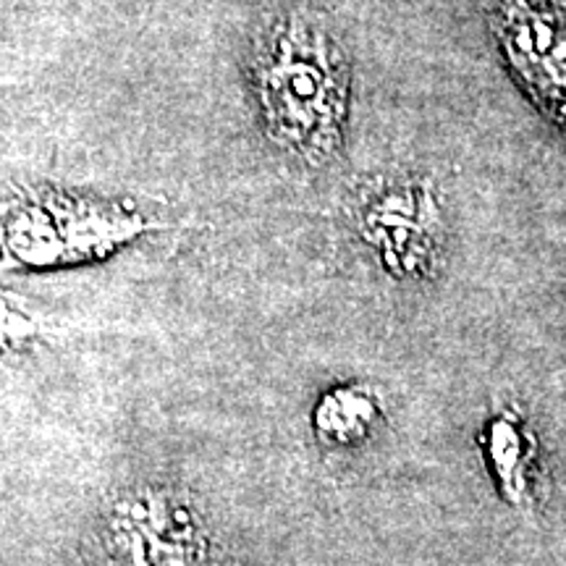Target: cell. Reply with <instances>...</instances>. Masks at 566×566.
<instances>
[{
	"instance_id": "obj_1",
	"label": "cell",
	"mask_w": 566,
	"mask_h": 566,
	"mask_svg": "<svg viewBox=\"0 0 566 566\" xmlns=\"http://www.w3.org/2000/svg\"><path fill=\"white\" fill-rule=\"evenodd\" d=\"M252 82L275 145L313 166L342 147L352 66L323 24L289 13L268 27L254 48Z\"/></svg>"
},
{
	"instance_id": "obj_2",
	"label": "cell",
	"mask_w": 566,
	"mask_h": 566,
	"mask_svg": "<svg viewBox=\"0 0 566 566\" xmlns=\"http://www.w3.org/2000/svg\"><path fill=\"white\" fill-rule=\"evenodd\" d=\"M145 229V218L122 205L45 189L13 202L6 216V250L21 265L76 263L108 254Z\"/></svg>"
},
{
	"instance_id": "obj_3",
	"label": "cell",
	"mask_w": 566,
	"mask_h": 566,
	"mask_svg": "<svg viewBox=\"0 0 566 566\" xmlns=\"http://www.w3.org/2000/svg\"><path fill=\"white\" fill-rule=\"evenodd\" d=\"M354 226L394 279H422L438 254V210L430 187L412 176L367 181L352 210Z\"/></svg>"
},
{
	"instance_id": "obj_4",
	"label": "cell",
	"mask_w": 566,
	"mask_h": 566,
	"mask_svg": "<svg viewBox=\"0 0 566 566\" xmlns=\"http://www.w3.org/2000/svg\"><path fill=\"white\" fill-rule=\"evenodd\" d=\"M111 566H205L200 522L168 493L118 499L105 522Z\"/></svg>"
},
{
	"instance_id": "obj_5",
	"label": "cell",
	"mask_w": 566,
	"mask_h": 566,
	"mask_svg": "<svg viewBox=\"0 0 566 566\" xmlns=\"http://www.w3.org/2000/svg\"><path fill=\"white\" fill-rule=\"evenodd\" d=\"M483 446L488 464L501 493L516 509L535 504L537 488V441L514 409L493 415L488 420Z\"/></svg>"
},
{
	"instance_id": "obj_6",
	"label": "cell",
	"mask_w": 566,
	"mask_h": 566,
	"mask_svg": "<svg viewBox=\"0 0 566 566\" xmlns=\"http://www.w3.org/2000/svg\"><path fill=\"white\" fill-rule=\"evenodd\" d=\"M315 430L328 446L363 443L378 422V399L357 386H338L323 394L315 407Z\"/></svg>"
}]
</instances>
